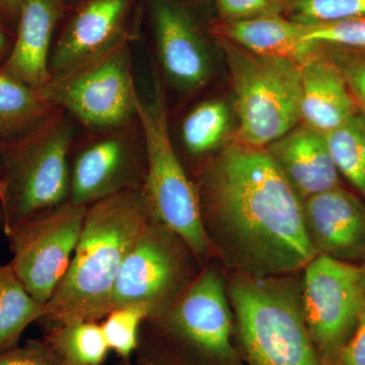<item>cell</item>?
<instances>
[{
  "label": "cell",
  "instance_id": "d6a6232c",
  "mask_svg": "<svg viewBox=\"0 0 365 365\" xmlns=\"http://www.w3.org/2000/svg\"><path fill=\"white\" fill-rule=\"evenodd\" d=\"M11 46L13 44L9 41V36L4 31V26L0 25V66L6 61L7 55L11 51Z\"/></svg>",
  "mask_w": 365,
  "mask_h": 365
},
{
  "label": "cell",
  "instance_id": "6da1fadb",
  "mask_svg": "<svg viewBox=\"0 0 365 365\" xmlns=\"http://www.w3.org/2000/svg\"><path fill=\"white\" fill-rule=\"evenodd\" d=\"M194 184L212 257L234 274L302 272L317 256L304 203L265 148L228 143Z\"/></svg>",
  "mask_w": 365,
  "mask_h": 365
},
{
  "label": "cell",
  "instance_id": "30bf717a",
  "mask_svg": "<svg viewBox=\"0 0 365 365\" xmlns=\"http://www.w3.org/2000/svg\"><path fill=\"white\" fill-rule=\"evenodd\" d=\"M302 312L323 365H332L365 309V264L317 255L302 271Z\"/></svg>",
  "mask_w": 365,
  "mask_h": 365
},
{
  "label": "cell",
  "instance_id": "5bb4252c",
  "mask_svg": "<svg viewBox=\"0 0 365 365\" xmlns=\"http://www.w3.org/2000/svg\"><path fill=\"white\" fill-rule=\"evenodd\" d=\"M151 11L165 76L180 90H198L210 78L211 58L195 21L175 0H153Z\"/></svg>",
  "mask_w": 365,
  "mask_h": 365
},
{
  "label": "cell",
  "instance_id": "ba28073f",
  "mask_svg": "<svg viewBox=\"0 0 365 365\" xmlns=\"http://www.w3.org/2000/svg\"><path fill=\"white\" fill-rule=\"evenodd\" d=\"M39 91L53 107L91 131L134 121L140 97L126 36L123 34L101 51L53 74Z\"/></svg>",
  "mask_w": 365,
  "mask_h": 365
},
{
  "label": "cell",
  "instance_id": "4dcf8cb0",
  "mask_svg": "<svg viewBox=\"0 0 365 365\" xmlns=\"http://www.w3.org/2000/svg\"><path fill=\"white\" fill-rule=\"evenodd\" d=\"M332 365H365V309L356 330Z\"/></svg>",
  "mask_w": 365,
  "mask_h": 365
},
{
  "label": "cell",
  "instance_id": "d6986e66",
  "mask_svg": "<svg viewBox=\"0 0 365 365\" xmlns=\"http://www.w3.org/2000/svg\"><path fill=\"white\" fill-rule=\"evenodd\" d=\"M307 26L283 14L259 16L249 20L216 21L213 37L232 41L250 52L300 62L318 47L306 40Z\"/></svg>",
  "mask_w": 365,
  "mask_h": 365
},
{
  "label": "cell",
  "instance_id": "484cf974",
  "mask_svg": "<svg viewBox=\"0 0 365 365\" xmlns=\"http://www.w3.org/2000/svg\"><path fill=\"white\" fill-rule=\"evenodd\" d=\"M148 313L141 307L127 306L112 309L102 324L106 341L110 349L123 359L136 352L139 333Z\"/></svg>",
  "mask_w": 365,
  "mask_h": 365
},
{
  "label": "cell",
  "instance_id": "ffe728a7",
  "mask_svg": "<svg viewBox=\"0 0 365 365\" xmlns=\"http://www.w3.org/2000/svg\"><path fill=\"white\" fill-rule=\"evenodd\" d=\"M56 108L0 67V143L14 140L40 123Z\"/></svg>",
  "mask_w": 365,
  "mask_h": 365
},
{
  "label": "cell",
  "instance_id": "603a6c76",
  "mask_svg": "<svg viewBox=\"0 0 365 365\" xmlns=\"http://www.w3.org/2000/svg\"><path fill=\"white\" fill-rule=\"evenodd\" d=\"M230 119V108L222 101H207L196 106L182 122V141L186 150L194 157H203L222 146Z\"/></svg>",
  "mask_w": 365,
  "mask_h": 365
},
{
  "label": "cell",
  "instance_id": "3957f363",
  "mask_svg": "<svg viewBox=\"0 0 365 365\" xmlns=\"http://www.w3.org/2000/svg\"><path fill=\"white\" fill-rule=\"evenodd\" d=\"M235 318L220 269L207 263L163 312L144 319L140 365H247L234 344Z\"/></svg>",
  "mask_w": 365,
  "mask_h": 365
},
{
  "label": "cell",
  "instance_id": "f1b7e54d",
  "mask_svg": "<svg viewBox=\"0 0 365 365\" xmlns=\"http://www.w3.org/2000/svg\"><path fill=\"white\" fill-rule=\"evenodd\" d=\"M220 21L249 20L284 14L285 0H215Z\"/></svg>",
  "mask_w": 365,
  "mask_h": 365
},
{
  "label": "cell",
  "instance_id": "52a82bcc",
  "mask_svg": "<svg viewBox=\"0 0 365 365\" xmlns=\"http://www.w3.org/2000/svg\"><path fill=\"white\" fill-rule=\"evenodd\" d=\"M227 61L239 129L235 141L266 148L299 123V62L255 54L215 37Z\"/></svg>",
  "mask_w": 365,
  "mask_h": 365
},
{
  "label": "cell",
  "instance_id": "e575fe53",
  "mask_svg": "<svg viewBox=\"0 0 365 365\" xmlns=\"http://www.w3.org/2000/svg\"><path fill=\"white\" fill-rule=\"evenodd\" d=\"M66 365H68V364H66Z\"/></svg>",
  "mask_w": 365,
  "mask_h": 365
},
{
  "label": "cell",
  "instance_id": "836d02e7",
  "mask_svg": "<svg viewBox=\"0 0 365 365\" xmlns=\"http://www.w3.org/2000/svg\"><path fill=\"white\" fill-rule=\"evenodd\" d=\"M1 145H2V143H0V150H1Z\"/></svg>",
  "mask_w": 365,
  "mask_h": 365
},
{
  "label": "cell",
  "instance_id": "d4e9b609",
  "mask_svg": "<svg viewBox=\"0 0 365 365\" xmlns=\"http://www.w3.org/2000/svg\"><path fill=\"white\" fill-rule=\"evenodd\" d=\"M283 16L306 26L365 16V0H285Z\"/></svg>",
  "mask_w": 365,
  "mask_h": 365
},
{
  "label": "cell",
  "instance_id": "7a4b0ae2",
  "mask_svg": "<svg viewBox=\"0 0 365 365\" xmlns=\"http://www.w3.org/2000/svg\"><path fill=\"white\" fill-rule=\"evenodd\" d=\"M141 187L88 206L68 270L45 304L40 321L46 325L98 322L111 312L125 258L150 220Z\"/></svg>",
  "mask_w": 365,
  "mask_h": 365
},
{
  "label": "cell",
  "instance_id": "4316f807",
  "mask_svg": "<svg viewBox=\"0 0 365 365\" xmlns=\"http://www.w3.org/2000/svg\"><path fill=\"white\" fill-rule=\"evenodd\" d=\"M306 40L312 44L365 50V16L307 26Z\"/></svg>",
  "mask_w": 365,
  "mask_h": 365
},
{
  "label": "cell",
  "instance_id": "f546056e",
  "mask_svg": "<svg viewBox=\"0 0 365 365\" xmlns=\"http://www.w3.org/2000/svg\"><path fill=\"white\" fill-rule=\"evenodd\" d=\"M0 365H66L45 340H29L24 345L0 352Z\"/></svg>",
  "mask_w": 365,
  "mask_h": 365
},
{
  "label": "cell",
  "instance_id": "44dd1931",
  "mask_svg": "<svg viewBox=\"0 0 365 365\" xmlns=\"http://www.w3.org/2000/svg\"><path fill=\"white\" fill-rule=\"evenodd\" d=\"M68 365H101L110 348L97 321H71L47 326L45 339Z\"/></svg>",
  "mask_w": 365,
  "mask_h": 365
},
{
  "label": "cell",
  "instance_id": "cb8c5ba5",
  "mask_svg": "<svg viewBox=\"0 0 365 365\" xmlns=\"http://www.w3.org/2000/svg\"><path fill=\"white\" fill-rule=\"evenodd\" d=\"M325 136L340 175L365 199V116L357 113Z\"/></svg>",
  "mask_w": 365,
  "mask_h": 365
},
{
  "label": "cell",
  "instance_id": "2e32d148",
  "mask_svg": "<svg viewBox=\"0 0 365 365\" xmlns=\"http://www.w3.org/2000/svg\"><path fill=\"white\" fill-rule=\"evenodd\" d=\"M265 148L302 201L340 186V174L323 134L299 123Z\"/></svg>",
  "mask_w": 365,
  "mask_h": 365
},
{
  "label": "cell",
  "instance_id": "9a60e30c",
  "mask_svg": "<svg viewBox=\"0 0 365 365\" xmlns=\"http://www.w3.org/2000/svg\"><path fill=\"white\" fill-rule=\"evenodd\" d=\"M299 124L326 135L359 113L344 78L319 44L299 62Z\"/></svg>",
  "mask_w": 365,
  "mask_h": 365
},
{
  "label": "cell",
  "instance_id": "ac0fdd59",
  "mask_svg": "<svg viewBox=\"0 0 365 365\" xmlns=\"http://www.w3.org/2000/svg\"><path fill=\"white\" fill-rule=\"evenodd\" d=\"M129 0H90L69 21L52 48L50 74L95 54L123 35Z\"/></svg>",
  "mask_w": 365,
  "mask_h": 365
},
{
  "label": "cell",
  "instance_id": "83f0119b",
  "mask_svg": "<svg viewBox=\"0 0 365 365\" xmlns=\"http://www.w3.org/2000/svg\"><path fill=\"white\" fill-rule=\"evenodd\" d=\"M323 47L344 78L359 112L365 116V50L344 49L327 45Z\"/></svg>",
  "mask_w": 365,
  "mask_h": 365
},
{
  "label": "cell",
  "instance_id": "4fadbf2b",
  "mask_svg": "<svg viewBox=\"0 0 365 365\" xmlns=\"http://www.w3.org/2000/svg\"><path fill=\"white\" fill-rule=\"evenodd\" d=\"M302 203L307 235L317 255L365 264V203L361 199L338 186Z\"/></svg>",
  "mask_w": 365,
  "mask_h": 365
},
{
  "label": "cell",
  "instance_id": "9c48e42d",
  "mask_svg": "<svg viewBox=\"0 0 365 365\" xmlns=\"http://www.w3.org/2000/svg\"><path fill=\"white\" fill-rule=\"evenodd\" d=\"M202 267L179 235L150 218L118 275L112 309L137 306L148 318L155 316L188 288Z\"/></svg>",
  "mask_w": 365,
  "mask_h": 365
},
{
  "label": "cell",
  "instance_id": "5b68a950",
  "mask_svg": "<svg viewBox=\"0 0 365 365\" xmlns=\"http://www.w3.org/2000/svg\"><path fill=\"white\" fill-rule=\"evenodd\" d=\"M73 118L54 110L0 150V228L19 223L66 202L69 158L76 137Z\"/></svg>",
  "mask_w": 365,
  "mask_h": 365
},
{
  "label": "cell",
  "instance_id": "8992f818",
  "mask_svg": "<svg viewBox=\"0 0 365 365\" xmlns=\"http://www.w3.org/2000/svg\"><path fill=\"white\" fill-rule=\"evenodd\" d=\"M137 119L145 143L146 172L141 188L150 218L179 235L204 266L212 258V251L204 230L195 184L170 139L160 83L153 100H139Z\"/></svg>",
  "mask_w": 365,
  "mask_h": 365
},
{
  "label": "cell",
  "instance_id": "277c9868",
  "mask_svg": "<svg viewBox=\"0 0 365 365\" xmlns=\"http://www.w3.org/2000/svg\"><path fill=\"white\" fill-rule=\"evenodd\" d=\"M247 365H323L302 302V272L234 274L227 285Z\"/></svg>",
  "mask_w": 365,
  "mask_h": 365
},
{
  "label": "cell",
  "instance_id": "1f68e13d",
  "mask_svg": "<svg viewBox=\"0 0 365 365\" xmlns=\"http://www.w3.org/2000/svg\"><path fill=\"white\" fill-rule=\"evenodd\" d=\"M21 0H0V16L9 23L18 24Z\"/></svg>",
  "mask_w": 365,
  "mask_h": 365
},
{
  "label": "cell",
  "instance_id": "7c38bea8",
  "mask_svg": "<svg viewBox=\"0 0 365 365\" xmlns=\"http://www.w3.org/2000/svg\"><path fill=\"white\" fill-rule=\"evenodd\" d=\"M95 135L72 146L69 158V202L90 206L143 186L146 148L138 119L130 123L93 131Z\"/></svg>",
  "mask_w": 365,
  "mask_h": 365
},
{
  "label": "cell",
  "instance_id": "8fae6325",
  "mask_svg": "<svg viewBox=\"0 0 365 365\" xmlns=\"http://www.w3.org/2000/svg\"><path fill=\"white\" fill-rule=\"evenodd\" d=\"M88 206L66 201L6 232L16 277L45 306L63 279L78 245Z\"/></svg>",
  "mask_w": 365,
  "mask_h": 365
},
{
  "label": "cell",
  "instance_id": "e0dca14e",
  "mask_svg": "<svg viewBox=\"0 0 365 365\" xmlns=\"http://www.w3.org/2000/svg\"><path fill=\"white\" fill-rule=\"evenodd\" d=\"M59 0H21L16 40L1 68L34 90H41L51 78L50 56Z\"/></svg>",
  "mask_w": 365,
  "mask_h": 365
},
{
  "label": "cell",
  "instance_id": "7402d4cb",
  "mask_svg": "<svg viewBox=\"0 0 365 365\" xmlns=\"http://www.w3.org/2000/svg\"><path fill=\"white\" fill-rule=\"evenodd\" d=\"M44 307L26 292L11 265L0 262V352L19 345L26 329L42 318Z\"/></svg>",
  "mask_w": 365,
  "mask_h": 365
}]
</instances>
